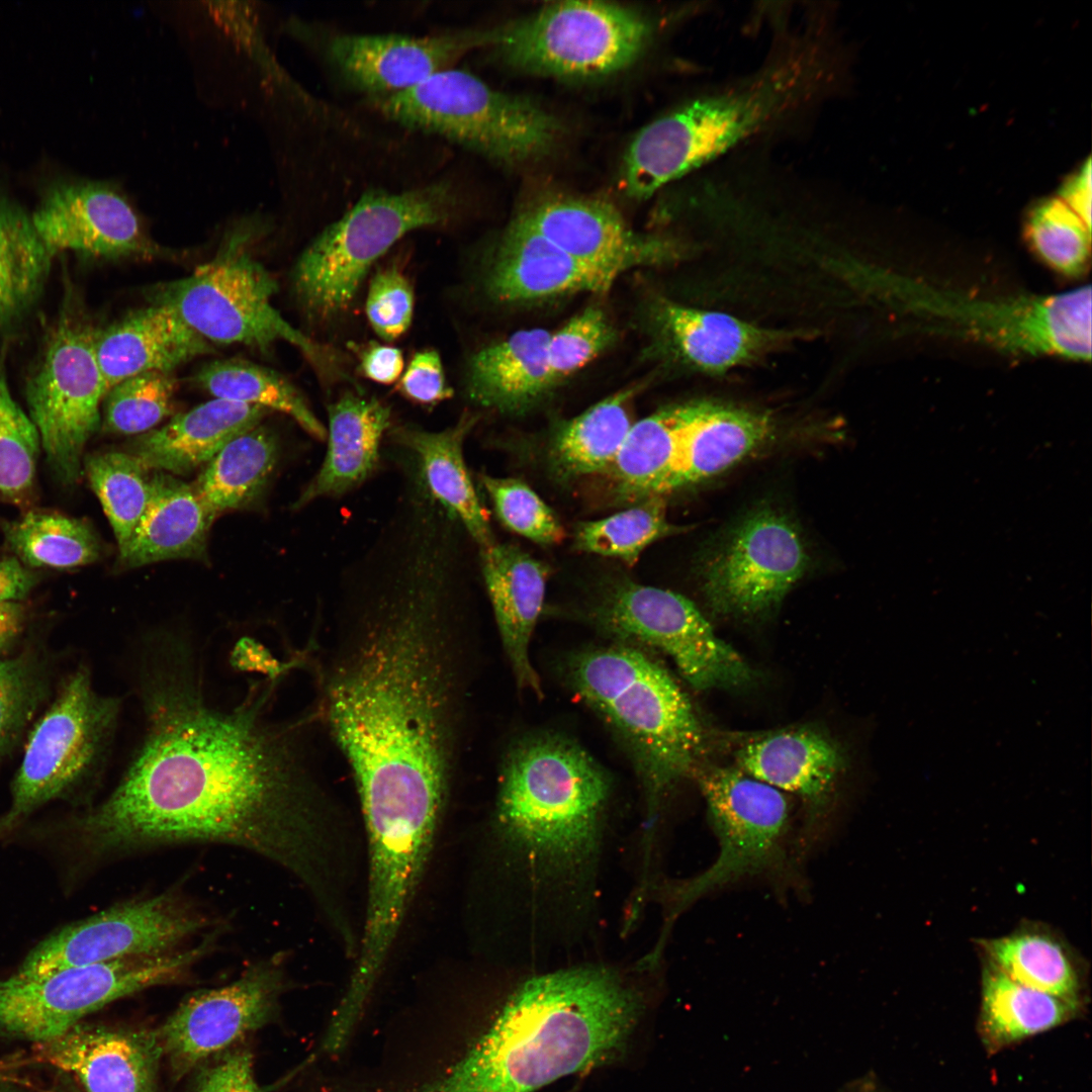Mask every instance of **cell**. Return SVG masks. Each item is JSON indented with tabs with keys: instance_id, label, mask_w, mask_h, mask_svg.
Wrapping results in <instances>:
<instances>
[{
	"instance_id": "ba28073f",
	"label": "cell",
	"mask_w": 1092,
	"mask_h": 1092,
	"mask_svg": "<svg viewBox=\"0 0 1092 1092\" xmlns=\"http://www.w3.org/2000/svg\"><path fill=\"white\" fill-rule=\"evenodd\" d=\"M371 103L390 121L444 138L508 167L544 158L563 133L560 120L541 106L456 68Z\"/></svg>"
},
{
	"instance_id": "1f68e13d",
	"label": "cell",
	"mask_w": 1092,
	"mask_h": 1092,
	"mask_svg": "<svg viewBox=\"0 0 1092 1092\" xmlns=\"http://www.w3.org/2000/svg\"><path fill=\"white\" fill-rule=\"evenodd\" d=\"M269 411L213 398L135 438L132 454L148 470L186 474L209 462L238 436L258 426Z\"/></svg>"
},
{
	"instance_id": "d590c367",
	"label": "cell",
	"mask_w": 1092,
	"mask_h": 1092,
	"mask_svg": "<svg viewBox=\"0 0 1092 1092\" xmlns=\"http://www.w3.org/2000/svg\"><path fill=\"white\" fill-rule=\"evenodd\" d=\"M641 388L637 384L619 390L554 431L547 456L558 479L568 481L609 470L634 423L631 403Z\"/></svg>"
},
{
	"instance_id": "9a60e30c",
	"label": "cell",
	"mask_w": 1092,
	"mask_h": 1092,
	"mask_svg": "<svg viewBox=\"0 0 1092 1092\" xmlns=\"http://www.w3.org/2000/svg\"><path fill=\"white\" fill-rule=\"evenodd\" d=\"M693 777L705 798L719 853L702 874L667 890V923L701 896L777 871L786 858L790 810L783 792L738 767L701 764Z\"/></svg>"
},
{
	"instance_id": "2e32d148",
	"label": "cell",
	"mask_w": 1092,
	"mask_h": 1092,
	"mask_svg": "<svg viewBox=\"0 0 1092 1092\" xmlns=\"http://www.w3.org/2000/svg\"><path fill=\"white\" fill-rule=\"evenodd\" d=\"M107 391L94 332L64 309L26 386L29 418L51 469L64 485L75 484L81 475V457L98 429L99 405Z\"/></svg>"
},
{
	"instance_id": "74e56055",
	"label": "cell",
	"mask_w": 1092,
	"mask_h": 1092,
	"mask_svg": "<svg viewBox=\"0 0 1092 1092\" xmlns=\"http://www.w3.org/2000/svg\"><path fill=\"white\" fill-rule=\"evenodd\" d=\"M279 453L274 432L258 425L225 445L208 462L194 487L215 516L246 507L263 493Z\"/></svg>"
},
{
	"instance_id": "8fae6325",
	"label": "cell",
	"mask_w": 1092,
	"mask_h": 1092,
	"mask_svg": "<svg viewBox=\"0 0 1092 1092\" xmlns=\"http://www.w3.org/2000/svg\"><path fill=\"white\" fill-rule=\"evenodd\" d=\"M652 23L635 9L603 1L548 4L494 29L489 47L510 67L556 78H598L634 63Z\"/></svg>"
},
{
	"instance_id": "f35d334b",
	"label": "cell",
	"mask_w": 1092,
	"mask_h": 1092,
	"mask_svg": "<svg viewBox=\"0 0 1092 1092\" xmlns=\"http://www.w3.org/2000/svg\"><path fill=\"white\" fill-rule=\"evenodd\" d=\"M52 258L31 217L0 193V330L13 327L32 306Z\"/></svg>"
},
{
	"instance_id": "f546056e",
	"label": "cell",
	"mask_w": 1092,
	"mask_h": 1092,
	"mask_svg": "<svg viewBox=\"0 0 1092 1092\" xmlns=\"http://www.w3.org/2000/svg\"><path fill=\"white\" fill-rule=\"evenodd\" d=\"M657 322L675 355L688 366L709 374L752 363L793 337L728 313L669 300L659 302Z\"/></svg>"
},
{
	"instance_id": "11a10c76",
	"label": "cell",
	"mask_w": 1092,
	"mask_h": 1092,
	"mask_svg": "<svg viewBox=\"0 0 1092 1092\" xmlns=\"http://www.w3.org/2000/svg\"><path fill=\"white\" fill-rule=\"evenodd\" d=\"M230 662L236 670L258 672L265 675V679L276 681L300 660L280 661L260 641L244 636L235 643Z\"/></svg>"
},
{
	"instance_id": "603a6c76",
	"label": "cell",
	"mask_w": 1092,
	"mask_h": 1092,
	"mask_svg": "<svg viewBox=\"0 0 1092 1092\" xmlns=\"http://www.w3.org/2000/svg\"><path fill=\"white\" fill-rule=\"evenodd\" d=\"M36 1054L86 1092H159L163 1051L157 1031L80 1022L37 1043Z\"/></svg>"
},
{
	"instance_id": "9c48e42d",
	"label": "cell",
	"mask_w": 1092,
	"mask_h": 1092,
	"mask_svg": "<svg viewBox=\"0 0 1092 1092\" xmlns=\"http://www.w3.org/2000/svg\"><path fill=\"white\" fill-rule=\"evenodd\" d=\"M895 307L932 323L930 329L1017 354L1091 357V289L1044 296L982 298L894 274L873 275Z\"/></svg>"
},
{
	"instance_id": "4dcf8cb0",
	"label": "cell",
	"mask_w": 1092,
	"mask_h": 1092,
	"mask_svg": "<svg viewBox=\"0 0 1092 1092\" xmlns=\"http://www.w3.org/2000/svg\"><path fill=\"white\" fill-rule=\"evenodd\" d=\"M390 419L388 405L375 397L347 392L331 403L325 458L293 509L322 497L341 496L365 482L378 465Z\"/></svg>"
},
{
	"instance_id": "91938a15",
	"label": "cell",
	"mask_w": 1092,
	"mask_h": 1092,
	"mask_svg": "<svg viewBox=\"0 0 1092 1092\" xmlns=\"http://www.w3.org/2000/svg\"><path fill=\"white\" fill-rule=\"evenodd\" d=\"M23 611L16 602H0V650L14 639L21 629Z\"/></svg>"
},
{
	"instance_id": "ab89813d",
	"label": "cell",
	"mask_w": 1092,
	"mask_h": 1092,
	"mask_svg": "<svg viewBox=\"0 0 1092 1092\" xmlns=\"http://www.w3.org/2000/svg\"><path fill=\"white\" fill-rule=\"evenodd\" d=\"M195 379L215 398L280 412L315 439H326V427L299 391L268 367L242 359L215 360L204 365Z\"/></svg>"
},
{
	"instance_id": "52a82bcc",
	"label": "cell",
	"mask_w": 1092,
	"mask_h": 1092,
	"mask_svg": "<svg viewBox=\"0 0 1092 1092\" xmlns=\"http://www.w3.org/2000/svg\"><path fill=\"white\" fill-rule=\"evenodd\" d=\"M464 205L453 178L401 191L365 192L299 256L292 273L299 302L321 318L345 310L372 265L397 241L417 230L453 222Z\"/></svg>"
},
{
	"instance_id": "7a4b0ae2",
	"label": "cell",
	"mask_w": 1092,
	"mask_h": 1092,
	"mask_svg": "<svg viewBox=\"0 0 1092 1092\" xmlns=\"http://www.w3.org/2000/svg\"><path fill=\"white\" fill-rule=\"evenodd\" d=\"M192 642L144 640L138 672L143 741L111 794L75 818L72 835L101 857L159 845L230 844L332 892V805L293 724L267 718L275 682L222 710L205 697Z\"/></svg>"
},
{
	"instance_id": "8d00e7d4",
	"label": "cell",
	"mask_w": 1092,
	"mask_h": 1092,
	"mask_svg": "<svg viewBox=\"0 0 1092 1092\" xmlns=\"http://www.w3.org/2000/svg\"><path fill=\"white\" fill-rule=\"evenodd\" d=\"M695 406L696 401L667 406L633 423L607 471L621 498L659 495Z\"/></svg>"
},
{
	"instance_id": "f5cc1de1",
	"label": "cell",
	"mask_w": 1092,
	"mask_h": 1092,
	"mask_svg": "<svg viewBox=\"0 0 1092 1092\" xmlns=\"http://www.w3.org/2000/svg\"><path fill=\"white\" fill-rule=\"evenodd\" d=\"M399 390L412 401L425 405L450 398L453 391L439 353L435 350L416 353L400 377Z\"/></svg>"
},
{
	"instance_id": "9f6ffc18",
	"label": "cell",
	"mask_w": 1092,
	"mask_h": 1092,
	"mask_svg": "<svg viewBox=\"0 0 1092 1092\" xmlns=\"http://www.w3.org/2000/svg\"><path fill=\"white\" fill-rule=\"evenodd\" d=\"M360 367L367 378L391 384L402 374L403 356L398 348L371 343L360 354Z\"/></svg>"
},
{
	"instance_id": "d4e9b609",
	"label": "cell",
	"mask_w": 1092,
	"mask_h": 1092,
	"mask_svg": "<svg viewBox=\"0 0 1092 1092\" xmlns=\"http://www.w3.org/2000/svg\"><path fill=\"white\" fill-rule=\"evenodd\" d=\"M477 422V415L465 412L444 430L428 431L403 425L394 428L391 437L405 453V469L458 521L480 550L496 541L464 459L465 440Z\"/></svg>"
},
{
	"instance_id": "5bb4252c",
	"label": "cell",
	"mask_w": 1092,
	"mask_h": 1092,
	"mask_svg": "<svg viewBox=\"0 0 1092 1092\" xmlns=\"http://www.w3.org/2000/svg\"><path fill=\"white\" fill-rule=\"evenodd\" d=\"M590 622L618 643L667 655L695 689L744 688L753 670L697 606L674 592L620 580L593 604Z\"/></svg>"
},
{
	"instance_id": "30bf717a",
	"label": "cell",
	"mask_w": 1092,
	"mask_h": 1092,
	"mask_svg": "<svg viewBox=\"0 0 1092 1092\" xmlns=\"http://www.w3.org/2000/svg\"><path fill=\"white\" fill-rule=\"evenodd\" d=\"M276 280L242 240L224 244L216 256L184 278L165 283L154 302L172 306L202 338L268 350L286 342L316 369L333 367L328 350L291 326L274 307Z\"/></svg>"
},
{
	"instance_id": "e0dca14e",
	"label": "cell",
	"mask_w": 1092,
	"mask_h": 1092,
	"mask_svg": "<svg viewBox=\"0 0 1092 1092\" xmlns=\"http://www.w3.org/2000/svg\"><path fill=\"white\" fill-rule=\"evenodd\" d=\"M809 561L796 525L775 510H758L740 521L702 563V589L722 615L760 617L780 605Z\"/></svg>"
},
{
	"instance_id": "6f0895ef",
	"label": "cell",
	"mask_w": 1092,
	"mask_h": 1092,
	"mask_svg": "<svg viewBox=\"0 0 1092 1092\" xmlns=\"http://www.w3.org/2000/svg\"><path fill=\"white\" fill-rule=\"evenodd\" d=\"M1061 199L1091 229L1090 159L1067 181L1062 189Z\"/></svg>"
},
{
	"instance_id": "ee69618b",
	"label": "cell",
	"mask_w": 1092,
	"mask_h": 1092,
	"mask_svg": "<svg viewBox=\"0 0 1092 1092\" xmlns=\"http://www.w3.org/2000/svg\"><path fill=\"white\" fill-rule=\"evenodd\" d=\"M679 531L666 518L663 496L655 495L604 519L580 523L573 542L578 550L633 565L651 543Z\"/></svg>"
},
{
	"instance_id": "5b68a950",
	"label": "cell",
	"mask_w": 1092,
	"mask_h": 1092,
	"mask_svg": "<svg viewBox=\"0 0 1092 1092\" xmlns=\"http://www.w3.org/2000/svg\"><path fill=\"white\" fill-rule=\"evenodd\" d=\"M574 694L628 751L645 794V855L662 799L701 765L705 729L686 693L644 649L615 643L574 654L566 665Z\"/></svg>"
},
{
	"instance_id": "d6a6232c",
	"label": "cell",
	"mask_w": 1092,
	"mask_h": 1092,
	"mask_svg": "<svg viewBox=\"0 0 1092 1092\" xmlns=\"http://www.w3.org/2000/svg\"><path fill=\"white\" fill-rule=\"evenodd\" d=\"M216 516L194 486L158 472L150 478V497L127 544L119 551L121 568L169 559H203Z\"/></svg>"
},
{
	"instance_id": "277c9868",
	"label": "cell",
	"mask_w": 1092,
	"mask_h": 1092,
	"mask_svg": "<svg viewBox=\"0 0 1092 1092\" xmlns=\"http://www.w3.org/2000/svg\"><path fill=\"white\" fill-rule=\"evenodd\" d=\"M641 1010L638 991L606 968L534 977L462 1052L447 1055L436 1092H533L614 1059Z\"/></svg>"
},
{
	"instance_id": "f1b7e54d",
	"label": "cell",
	"mask_w": 1092,
	"mask_h": 1092,
	"mask_svg": "<svg viewBox=\"0 0 1092 1092\" xmlns=\"http://www.w3.org/2000/svg\"><path fill=\"white\" fill-rule=\"evenodd\" d=\"M775 431L766 413L697 400L659 495L721 473L766 444Z\"/></svg>"
},
{
	"instance_id": "4316f807",
	"label": "cell",
	"mask_w": 1092,
	"mask_h": 1092,
	"mask_svg": "<svg viewBox=\"0 0 1092 1092\" xmlns=\"http://www.w3.org/2000/svg\"><path fill=\"white\" fill-rule=\"evenodd\" d=\"M94 350L107 390L142 373L173 372L213 352L172 306L156 302L94 332Z\"/></svg>"
},
{
	"instance_id": "836d02e7",
	"label": "cell",
	"mask_w": 1092,
	"mask_h": 1092,
	"mask_svg": "<svg viewBox=\"0 0 1092 1092\" xmlns=\"http://www.w3.org/2000/svg\"><path fill=\"white\" fill-rule=\"evenodd\" d=\"M551 332L517 331L476 352L466 373L467 395L479 406L518 416L552 387L548 365Z\"/></svg>"
},
{
	"instance_id": "44dd1931",
	"label": "cell",
	"mask_w": 1092,
	"mask_h": 1092,
	"mask_svg": "<svg viewBox=\"0 0 1092 1092\" xmlns=\"http://www.w3.org/2000/svg\"><path fill=\"white\" fill-rule=\"evenodd\" d=\"M31 219L53 256L75 251L105 258L147 257L157 251L130 203L106 182L56 180L43 190Z\"/></svg>"
},
{
	"instance_id": "6da1fadb",
	"label": "cell",
	"mask_w": 1092,
	"mask_h": 1092,
	"mask_svg": "<svg viewBox=\"0 0 1092 1092\" xmlns=\"http://www.w3.org/2000/svg\"><path fill=\"white\" fill-rule=\"evenodd\" d=\"M462 533L436 511L395 515L341 575L316 717L362 813H445L465 714Z\"/></svg>"
},
{
	"instance_id": "681fc988",
	"label": "cell",
	"mask_w": 1092,
	"mask_h": 1092,
	"mask_svg": "<svg viewBox=\"0 0 1092 1092\" xmlns=\"http://www.w3.org/2000/svg\"><path fill=\"white\" fill-rule=\"evenodd\" d=\"M616 331L599 306H588L550 334L548 365L552 387L575 373L607 348Z\"/></svg>"
},
{
	"instance_id": "7402d4cb",
	"label": "cell",
	"mask_w": 1092,
	"mask_h": 1092,
	"mask_svg": "<svg viewBox=\"0 0 1092 1092\" xmlns=\"http://www.w3.org/2000/svg\"><path fill=\"white\" fill-rule=\"evenodd\" d=\"M519 216L572 257L619 274L635 267L665 264L680 255L677 243L636 233L612 204L601 199L546 197Z\"/></svg>"
},
{
	"instance_id": "f6af8a7d",
	"label": "cell",
	"mask_w": 1092,
	"mask_h": 1092,
	"mask_svg": "<svg viewBox=\"0 0 1092 1092\" xmlns=\"http://www.w3.org/2000/svg\"><path fill=\"white\" fill-rule=\"evenodd\" d=\"M1025 237L1036 256L1056 272L1076 278L1088 268L1091 229L1061 198L1044 199L1030 210Z\"/></svg>"
},
{
	"instance_id": "c3c4849f",
	"label": "cell",
	"mask_w": 1092,
	"mask_h": 1092,
	"mask_svg": "<svg viewBox=\"0 0 1092 1092\" xmlns=\"http://www.w3.org/2000/svg\"><path fill=\"white\" fill-rule=\"evenodd\" d=\"M480 481L498 520L509 530L541 545L561 542L565 532L546 503L525 482L482 474Z\"/></svg>"
},
{
	"instance_id": "cb8c5ba5",
	"label": "cell",
	"mask_w": 1092,
	"mask_h": 1092,
	"mask_svg": "<svg viewBox=\"0 0 1092 1092\" xmlns=\"http://www.w3.org/2000/svg\"><path fill=\"white\" fill-rule=\"evenodd\" d=\"M618 272L582 262L517 216L503 234L486 273L488 294L522 302L577 292H606Z\"/></svg>"
},
{
	"instance_id": "3957f363",
	"label": "cell",
	"mask_w": 1092,
	"mask_h": 1092,
	"mask_svg": "<svg viewBox=\"0 0 1092 1092\" xmlns=\"http://www.w3.org/2000/svg\"><path fill=\"white\" fill-rule=\"evenodd\" d=\"M846 57L825 16L782 30L751 72L713 85L648 123L627 148L620 186L645 199L802 121L840 92Z\"/></svg>"
},
{
	"instance_id": "db71d44e",
	"label": "cell",
	"mask_w": 1092,
	"mask_h": 1092,
	"mask_svg": "<svg viewBox=\"0 0 1092 1092\" xmlns=\"http://www.w3.org/2000/svg\"><path fill=\"white\" fill-rule=\"evenodd\" d=\"M214 1058L199 1074L193 1092H262L249 1052L228 1050Z\"/></svg>"
},
{
	"instance_id": "8992f818",
	"label": "cell",
	"mask_w": 1092,
	"mask_h": 1092,
	"mask_svg": "<svg viewBox=\"0 0 1092 1092\" xmlns=\"http://www.w3.org/2000/svg\"><path fill=\"white\" fill-rule=\"evenodd\" d=\"M610 792L605 768L573 739L554 732L527 735L502 764L497 833L534 872L579 871L597 850Z\"/></svg>"
},
{
	"instance_id": "60d3db41",
	"label": "cell",
	"mask_w": 1092,
	"mask_h": 1092,
	"mask_svg": "<svg viewBox=\"0 0 1092 1092\" xmlns=\"http://www.w3.org/2000/svg\"><path fill=\"white\" fill-rule=\"evenodd\" d=\"M982 967L981 1010L988 1034L1009 1042L1055 1027L1078 1004L1024 986L986 961Z\"/></svg>"
},
{
	"instance_id": "f907efd6",
	"label": "cell",
	"mask_w": 1092,
	"mask_h": 1092,
	"mask_svg": "<svg viewBox=\"0 0 1092 1092\" xmlns=\"http://www.w3.org/2000/svg\"><path fill=\"white\" fill-rule=\"evenodd\" d=\"M46 693L47 680L32 657L0 660V758L16 743Z\"/></svg>"
},
{
	"instance_id": "bcb514c9",
	"label": "cell",
	"mask_w": 1092,
	"mask_h": 1092,
	"mask_svg": "<svg viewBox=\"0 0 1092 1092\" xmlns=\"http://www.w3.org/2000/svg\"><path fill=\"white\" fill-rule=\"evenodd\" d=\"M39 435L13 399L0 359V493L17 506H26L33 492Z\"/></svg>"
},
{
	"instance_id": "d6986e66",
	"label": "cell",
	"mask_w": 1092,
	"mask_h": 1092,
	"mask_svg": "<svg viewBox=\"0 0 1092 1092\" xmlns=\"http://www.w3.org/2000/svg\"><path fill=\"white\" fill-rule=\"evenodd\" d=\"M284 987L275 963H259L233 983L194 993L157 1030L177 1078L218 1056L272 1017Z\"/></svg>"
},
{
	"instance_id": "7bdbcfd3",
	"label": "cell",
	"mask_w": 1092,
	"mask_h": 1092,
	"mask_svg": "<svg viewBox=\"0 0 1092 1092\" xmlns=\"http://www.w3.org/2000/svg\"><path fill=\"white\" fill-rule=\"evenodd\" d=\"M84 468L112 527L118 550L127 544L150 497L148 469L130 453L88 455Z\"/></svg>"
},
{
	"instance_id": "83f0119b",
	"label": "cell",
	"mask_w": 1092,
	"mask_h": 1092,
	"mask_svg": "<svg viewBox=\"0 0 1092 1092\" xmlns=\"http://www.w3.org/2000/svg\"><path fill=\"white\" fill-rule=\"evenodd\" d=\"M736 761L750 777L801 798L812 818L827 805L844 767L838 744L809 727L776 731L751 740L737 750Z\"/></svg>"
},
{
	"instance_id": "b9f144b4",
	"label": "cell",
	"mask_w": 1092,
	"mask_h": 1092,
	"mask_svg": "<svg viewBox=\"0 0 1092 1092\" xmlns=\"http://www.w3.org/2000/svg\"><path fill=\"white\" fill-rule=\"evenodd\" d=\"M3 532L16 556L31 567L71 568L90 564L100 555L92 528L58 513L29 511L6 523Z\"/></svg>"
},
{
	"instance_id": "7dc6e473",
	"label": "cell",
	"mask_w": 1092,
	"mask_h": 1092,
	"mask_svg": "<svg viewBox=\"0 0 1092 1092\" xmlns=\"http://www.w3.org/2000/svg\"><path fill=\"white\" fill-rule=\"evenodd\" d=\"M176 389L173 372L152 371L124 379L104 396L103 429L122 435L153 430L173 412Z\"/></svg>"
},
{
	"instance_id": "4fadbf2b",
	"label": "cell",
	"mask_w": 1092,
	"mask_h": 1092,
	"mask_svg": "<svg viewBox=\"0 0 1092 1092\" xmlns=\"http://www.w3.org/2000/svg\"><path fill=\"white\" fill-rule=\"evenodd\" d=\"M195 947L70 968L38 978L0 980V1032L55 1038L103 1006L147 988L183 979L210 948Z\"/></svg>"
},
{
	"instance_id": "e575fe53",
	"label": "cell",
	"mask_w": 1092,
	"mask_h": 1092,
	"mask_svg": "<svg viewBox=\"0 0 1092 1092\" xmlns=\"http://www.w3.org/2000/svg\"><path fill=\"white\" fill-rule=\"evenodd\" d=\"M977 947L983 961L1012 980L1079 1004L1084 959L1050 925L1024 921L1002 936L979 938Z\"/></svg>"
},
{
	"instance_id": "ffe728a7",
	"label": "cell",
	"mask_w": 1092,
	"mask_h": 1092,
	"mask_svg": "<svg viewBox=\"0 0 1092 1092\" xmlns=\"http://www.w3.org/2000/svg\"><path fill=\"white\" fill-rule=\"evenodd\" d=\"M493 33L494 29L423 36L341 32L326 42L324 56L349 89L374 100L408 90L454 68L470 51L489 47Z\"/></svg>"
},
{
	"instance_id": "680465c9",
	"label": "cell",
	"mask_w": 1092,
	"mask_h": 1092,
	"mask_svg": "<svg viewBox=\"0 0 1092 1092\" xmlns=\"http://www.w3.org/2000/svg\"><path fill=\"white\" fill-rule=\"evenodd\" d=\"M34 583V575L17 559H0V602H15L25 598Z\"/></svg>"
},
{
	"instance_id": "7c38bea8",
	"label": "cell",
	"mask_w": 1092,
	"mask_h": 1092,
	"mask_svg": "<svg viewBox=\"0 0 1092 1092\" xmlns=\"http://www.w3.org/2000/svg\"><path fill=\"white\" fill-rule=\"evenodd\" d=\"M119 698L98 694L86 668L65 681L31 731L11 786V805L0 817L8 834L38 807L64 799L102 767L117 726Z\"/></svg>"
},
{
	"instance_id": "816d5d0a",
	"label": "cell",
	"mask_w": 1092,
	"mask_h": 1092,
	"mask_svg": "<svg viewBox=\"0 0 1092 1092\" xmlns=\"http://www.w3.org/2000/svg\"><path fill=\"white\" fill-rule=\"evenodd\" d=\"M365 309L372 329L384 341L392 342L407 331L414 314V291L399 269L385 267L374 274Z\"/></svg>"
},
{
	"instance_id": "ac0fdd59",
	"label": "cell",
	"mask_w": 1092,
	"mask_h": 1092,
	"mask_svg": "<svg viewBox=\"0 0 1092 1092\" xmlns=\"http://www.w3.org/2000/svg\"><path fill=\"white\" fill-rule=\"evenodd\" d=\"M207 923L206 917L171 892L128 901L54 932L27 954L15 975L38 978L70 968L168 952Z\"/></svg>"
},
{
	"instance_id": "484cf974",
	"label": "cell",
	"mask_w": 1092,
	"mask_h": 1092,
	"mask_svg": "<svg viewBox=\"0 0 1092 1092\" xmlns=\"http://www.w3.org/2000/svg\"><path fill=\"white\" fill-rule=\"evenodd\" d=\"M486 593L503 647L518 687L542 695L530 659V642L541 614L548 570L516 545L495 542L480 549Z\"/></svg>"
}]
</instances>
